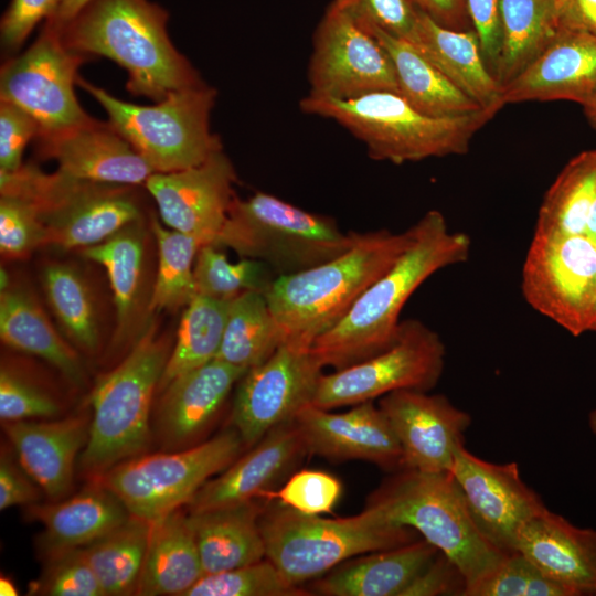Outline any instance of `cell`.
<instances>
[{
  "label": "cell",
  "instance_id": "cell-1",
  "mask_svg": "<svg viewBox=\"0 0 596 596\" xmlns=\"http://www.w3.org/2000/svg\"><path fill=\"white\" fill-rule=\"evenodd\" d=\"M414 228L408 249L312 343L311 351L323 368L343 369L389 348L396 337L401 311L414 291L438 270L469 259V235L451 232L438 210L426 212Z\"/></svg>",
  "mask_w": 596,
  "mask_h": 596
},
{
  "label": "cell",
  "instance_id": "cell-2",
  "mask_svg": "<svg viewBox=\"0 0 596 596\" xmlns=\"http://www.w3.org/2000/svg\"><path fill=\"white\" fill-rule=\"evenodd\" d=\"M414 237V225L402 233H356L348 249L327 262L275 277L264 294L283 343L311 348L397 262Z\"/></svg>",
  "mask_w": 596,
  "mask_h": 596
},
{
  "label": "cell",
  "instance_id": "cell-3",
  "mask_svg": "<svg viewBox=\"0 0 596 596\" xmlns=\"http://www.w3.org/2000/svg\"><path fill=\"white\" fill-rule=\"evenodd\" d=\"M168 18L166 9L149 0H92L60 33L70 50L124 67L127 89L157 103L170 92L203 84L170 41Z\"/></svg>",
  "mask_w": 596,
  "mask_h": 596
},
{
  "label": "cell",
  "instance_id": "cell-4",
  "mask_svg": "<svg viewBox=\"0 0 596 596\" xmlns=\"http://www.w3.org/2000/svg\"><path fill=\"white\" fill-rule=\"evenodd\" d=\"M302 111L333 119L363 141L370 157L396 164L468 152L475 134L502 108L435 117L422 113L400 93L374 91L349 98L308 94Z\"/></svg>",
  "mask_w": 596,
  "mask_h": 596
},
{
  "label": "cell",
  "instance_id": "cell-5",
  "mask_svg": "<svg viewBox=\"0 0 596 596\" xmlns=\"http://www.w3.org/2000/svg\"><path fill=\"white\" fill-rule=\"evenodd\" d=\"M366 504L391 522L415 530L454 562L466 579L464 596L508 555L479 531L450 472L401 469Z\"/></svg>",
  "mask_w": 596,
  "mask_h": 596
},
{
  "label": "cell",
  "instance_id": "cell-6",
  "mask_svg": "<svg viewBox=\"0 0 596 596\" xmlns=\"http://www.w3.org/2000/svg\"><path fill=\"white\" fill-rule=\"evenodd\" d=\"M259 525L266 558L299 586L355 556L419 539L415 530L391 522L369 504L359 514L332 519L280 505L264 510Z\"/></svg>",
  "mask_w": 596,
  "mask_h": 596
},
{
  "label": "cell",
  "instance_id": "cell-7",
  "mask_svg": "<svg viewBox=\"0 0 596 596\" xmlns=\"http://www.w3.org/2000/svg\"><path fill=\"white\" fill-rule=\"evenodd\" d=\"M170 352L151 326L116 368L96 379L91 394L89 435L81 453L85 472L96 477L146 447L153 393Z\"/></svg>",
  "mask_w": 596,
  "mask_h": 596
},
{
  "label": "cell",
  "instance_id": "cell-8",
  "mask_svg": "<svg viewBox=\"0 0 596 596\" xmlns=\"http://www.w3.org/2000/svg\"><path fill=\"white\" fill-rule=\"evenodd\" d=\"M355 235L342 233L330 217L256 192L246 200L234 198L212 244L241 258L262 260L285 275L337 256L352 245Z\"/></svg>",
  "mask_w": 596,
  "mask_h": 596
},
{
  "label": "cell",
  "instance_id": "cell-9",
  "mask_svg": "<svg viewBox=\"0 0 596 596\" xmlns=\"http://www.w3.org/2000/svg\"><path fill=\"white\" fill-rule=\"evenodd\" d=\"M77 85L105 109L108 123L155 172H173L204 162L222 150L210 130L216 91L206 84L170 92L152 106L118 99L78 76Z\"/></svg>",
  "mask_w": 596,
  "mask_h": 596
},
{
  "label": "cell",
  "instance_id": "cell-10",
  "mask_svg": "<svg viewBox=\"0 0 596 596\" xmlns=\"http://www.w3.org/2000/svg\"><path fill=\"white\" fill-rule=\"evenodd\" d=\"M130 187L77 180L58 171L47 174L31 163L0 171V193L30 201L46 228L47 245L64 251L96 245L141 220Z\"/></svg>",
  "mask_w": 596,
  "mask_h": 596
},
{
  "label": "cell",
  "instance_id": "cell-11",
  "mask_svg": "<svg viewBox=\"0 0 596 596\" xmlns=\"http://www.w3.org/2000/svg\"><path fill=\"white\" fill-rule=\"evenodd\" d=\"M232 427L184 450L135 456L96 476L134 517L153 522L188 504L244 447Z\"/></svg>",
  "mask_w": 596,
  "mask_h": 596
},
{
  "label": "cell",
  "instance_id": "cell-12",
  "mask_svg": "<svg viewBox=\"0 0 596 596\" xmlns=\"http://www.w3.org/2000/svg\"><path fill=\"white\" fill-rule=\"evenodd\" d=\"M440 336L417 319L401 320L393 343L361 362L322 374L311 404L331 409L353 406L400 390L429 392L444 372Z\"/></svg>",
  "mask_w": 596,
  "mask_h": 596
},
{
  "label": "cell",
  "instance_id": "cell-13",
  "mask_svg": "<svg viewBox=\"0 0 596 596\" xmlns=\"http://www.w3.org/2000/svg\"><path fill=\"white\" fill-rule=\"evenodd\" d=\"M526 304L573 337L590 331L596 247L587 234L535 232L521 272Z\"/></svg>",
  "mask_w": 596,
  "mask_h": 596
},
{
  "label": "cell",
  "instance_id": "cell-14",
  "mask_svg": "<svg viewBox=\"0 0 596 596\" xmlns=\"http://www.w3.org/2000/svg\"><path fill=\"white\" fill-rule=\"evenodd\" d=\"M86 57L66 47L61 33L44 22L33 44L1 66L0 100L28 111L40 131L89 125L96 119L81 107L74 91Z\"/></svg>",
  "mask_w": 596,
  "mask_h": 596
},
{
  "label": "cell",
  "instance_id": "cell-15",
  "mask_svg": "<svg viewBox=\"0 0 596 596\" xmlns=\"http://www.w3.org/2000/svg\"><path fill=\"white\" fill-rule=\"evenodd\" d=\"M322 369L311 348L290 343L249 369L238 381L231 414L244 445L254 446L311 404Z\"/></svg>",
  "mask_w": 596,
  "mask_h": 596
},
{
  "label": "cell",
  "instance_id": "cell-16",
  "mask_svg": "<svg viewBox=\"0 0 596 596\" xmlns=\"http://www.w3.org/2000/svg\"><path fill=\"white\" fill-rule=\"evenodd\" d=\"M308 77L310 95L349 98L374 91L398 93L393 64L381 44L331 3L318 25Z\"/></svg>",
  "mask_w": 596,
  "mask_h": 596
},
{
  "label": "cell",
  "instance_id": "cell-17",
  "mask_svg": "<svg viewBox=\"0 0 596 596\" xmlns=\"http://www.w3.org/2000/svg\"><path fill=\"white\" fill-rule=\"evenodd\" d=\"M449 472L479 531L504 554L515 552L522 528L546 509L521 478L517 462L486 461L464 446Z\"/></svg>",
  "mask_w": 596,
  "mask_h": 596
},
{
  "label": "cell",
  "instance_id": "cell-18",
  "mask_svg": "<svg viewBox=\"0 0 596 596\" xmlns=\"http://www.w3.org/2000/svg\"><path fill=\"white\" fill-rule=\"evenodd\" d=\"M236 173L219 150L199 166L173 172H153L145 188L155 200L166 226L212 244L235 198Z\"/></svg>",
  "mask_w": 596,
  "mask_h": 596
},
{
  "label": "cell",
  "instance_id": "cell-19",
  "mask_svg": "<svg viewBox=\"0 0 596 596\" xmlns=\"http://www.w3.org/2000/svg\"><path fill=\"white\" fill-rule=\"evenodd\" d=\"M400 443L403 469L449 472L471 416L443 394L400 390L379 400Z\"/></svg>",
  "mask_w": 596,
  "mask_h": 596
},
{
  "label": "cell",
  "instance_id": "cell-20",
  "mask_svg": "<svg viewBox=\"0 0 596 596\" xmlns=\"http://www.w3.org/2000/svg\"><path fill=\"white\" fill-rule=\"evenodd\" d=\"M294 423L307 453L333 460H365L391 471L403 469L400 443L373 401L342 413L309 404L298 412Z\"/></svg>",
  "mask_w": 596,
  "mask_h": 596
},
{
  "label": "cell",
  "instance_id": "cell-21",
  "mask_svg": "<svg viewBox=\"0 0 596 596\" xmlns=\"http://www.w3.org/2000/svg\"><path fill=\"white\" fill-rule=\"evenodd\" d=\"M35 140L39 156L54 159L57 171L73 179L134 187L155 172L108 121L39 131Z\"/></svg>",
  "mask_w": 596,
  "mask_h": 596
},
{
  "label": "cell",
  "instance_id": "cell-22",
  "mask_svg": "<svg viewBox=\"0 0 596 596\" xmlns=\"http://www.w3.org/2000/svg\"><path fill=\"white\" fill-rule=\"evenodd\" d=\"M595 97L596 38L558 29L546 49L501 87L500 100H571L584 106Z\"/></svg>",
  "mask_w": 596,
  "mask_h": 596
},
{
  "label": "cell",
  "instance_id": "cell-23",
  "mask_svg": "<svg viewBox=\"0 0 596 596\" xmlns=\"http://www.w3.org/2000/svg\"><path fill=\"white\" fill-rule=\"evenodd\" d=\"M307 453L294 421L279 425L210 478L189 501V513L207 511L259 499L285 477Z\"/></svg>",
  "mask_w": 596,
  "mask_h": 596
},
{
  "label": "cell",
  "instance_id": "cell-24",
  "mask_svg": "<svg viewBox=\"0 0 596 596\" xmlns=\"http://www.w3.org/2000/svg\"><path fill=\"white\" fill-rule=\"evenodd\" d=\"M515 552L572 596H596V529L578 528L546 508L522 528Z\"/></svg>",
  "mask_w": 596,
  "mask_h": 596
},
{
  "label": "cell",
  "instance_id": "cell-25",
  "mask_svg": "<svg viewBox=\"0 0 596 596\" xmlns=\"http://www.w3.org/2000/svg\"><path fill=\"white\" fill-rule=\"evenodd\" d=\"M89 424L83 416H73L52 422H4L2 427L21 467L57 501L72 489L75 460L87 443Z\"/></svg>",
  "mask_w": 596,
  "mask_h": 596
},
{
  "label": "cell",
  "instance_id": "cell-26",
  "mask_svg": "<svg viewBox=\"0 0 596 596\" xmlns=\"http://www.w3.org/2000/svg\"><path fill=\"white\" fill-rule=\"evenodd\" d=\"M246 372L214 359L174 379L163 390L157 411L161 441L168 447H181L198 438Z\"/></svg>",
  "mask_w": 596,
  "mask_h": 596
},
{
  "label": "cell",
  "instance_id": "cell-27",
  "mask_svg": "<svg viewBox=\"0 0 596 596\" xmlns=\"http://www.w3.org/2000/svg\"><path fill=\"white\" fill-rule=\"evenodd\" d=\"M419 538L411 543L350 558L312 584L324 596H403L415 577L438 554Z\"/></svg>",
  "mask_w": 596,
  "mask_h": 596
},
{
  "label": "cell",
  "instance_id": "cell-28",
  "mask_svg": "<svg viewBox=\"0 0 596 596\" xmlns=\"http://www.w3.org/2000/svg\"><path fill=\"white\" fill-rule=\"evenodd\" d=\"M28 515L43 525L40 546L49 558L94 543L131 514L111 491L96 482L62 502L31 504Z\"/></svg>",
  "mask_w": 596,
  "mask_h": 596
},
{
  "label": "cell",
  "instance_id": "cell-29",
  "mask_svg": "<svg viewBox=\"0 0 596 596\" xmlns=\"http://www.w3.org/2000/svg\"><path fill=\"white\" fill-rule=\"evenodd\" d=\"M264 509L252 500L189 513L204 575L248 565L266 557L259 519Z\"/></svg>",
  "mask_w": 596,
  "mask_h": 596
},
{
  "label": "cell",
  "instance_id": "cell-30",
  "mask_svg": "<svg viewBox=\"0 0 596 596\" xmlns=\"http://www.w3.org/2000/svg\"><path fill=\"white\" fill-rule=\"evenodd\" d=\"M411 43L482 108L504 105L501 85L488 70L475 30L447 29L419 10Z\"/></svg>",
  "mask_w": 596,
  "mask_h": 596
},
{
  "label": "cell",
  "instance_id": "cell-31",
  "mask_svg": "<svg viewBox=\"0 0 596 596\" xmlns=\"http://www.w3.org/2000/svg\"><path fill=\"white\" fill-rule=\"evenodd\" d=\"M150 523L136 595L184 596L204 576L188 514L178 509Z\"/></svg>",
  "mask_w": 596,
  "mask_h": 596
},
{
  "label": "cell",
  "instance_id": "cell-32",
  "mask_svg": "<svg viewBox=\"0 0 596 596\" xmlns=\"http://www.w3.org/2000/svg\"><path fill=\"white\" fill-rule=\"evenodd\" d=\"M360 26L387 53L394 67L398 93L416 109L435 117L461 116L482 109L411 42L392 36L373 25Z\"/></svg>",
  "mask_w": 596,
  "mask_h": 596
},
{
  "label": "cell",
  "instance_id": "cell-33",
  "mask_svg": "<svg viewBox=\"0 0 596 596\" xmlns=\"http://www.w3.org/2000/svg\"><path fill=\"white\" fill-rule=\"evenodd\" d=\"M0 337L8 347L45 360L73 384H83L85 375L79 356L56 332L28 291L20 288L1 290Z\"/></svg>",
  "mask_w": 596,
  "mask_h": 596
},
{
  "label": "cell",
  "instance_id": "cell-34",
  "mask_svg": "<svg viewBox=\"0 0 596 596\" xmlns=\"http://www.w3.org/2000/svg\"><path fill=\"white\" fill-rule=\"evenodd\" d=\"M143 245V228L141 220H138L82 251L86 258L102 265L108 275L116 309L117 344L128 338L138 307Z\"/></svg>",
  "mask_w": 596,
  "mask_h": 596
},
{
  "label": "cell",
  "instance_id": "cell-35",
  "mask_svg": "<svg viewBox=\"0 0 596 596\" xmlns=\"http://www.w3.org/2000/svg\"><path fill=\"white\" fill-rule=\"evenodd\" d=\"M502 45L496 78L505 85L535 60L558 28L553 0H501Z\"/></svg>",
  "mask_w": 596,
  "mask_h": 596
},
{
  "label": "cell",
  "instance_id": "cell-36",
  "mask_svg": "<svg viewBox=\"0 0 596 596\" xmlns=\"http://www.w3.org/2000/svg\"><path fill=\"white\" fill-rule=\"evenodd\" d=\"M283 337L263 291H246L230 302L222 343L215 359L249 369L266 361Z\"/></svg>",
  "mask_w": 596,
  "mask_h": 596
},
{
  "label": "cell",
  "instance_id": "cell-37",
  "mask_svg": "<svg viewBox=\"0 0 596 596\" xmlns=\"http://www.w3.org/2000/svg\"><path fill=\"white\" fill-rule=\"evenodd\" d=\"M150 524L130 515L105 536L84 547L105 596L137 594Z\"/></svg>",
  "mask_w": 596,
  "mask_h": 596
},
{
  "label": "cell",
  "instance_id": "cell-38",
  "mask_svg": "<svg viewBox=\"0 0 596 596\" xmlns=\"http://www.w3.org/2000/svg\"><path fill=\"white\" fill-rule=\"evenodd\" d=\"M596 191V149L572 158L546 191L539 207L535 232L586 234Z\"/></svg>",
  "mask_w": 596,
  "mask_h": 596
},
{
  "label": "cell",
  "instance_id": "cell-39",
  "mask_svg": "<svg viewBox=\"0 0 596 596\" xmlns=\"http://www.w3.org/2000/svg\"><path fill=\"white\" fill-rule=\"evenodd\" d=\"M231 300L196 295L184 308L158 389H166L174 379L198 369L219 353Z\"/></svg>",
  "mask_w": 596,
  "mask_h": 596
},
{
  "label": "cell",
  "instance_id": "cell-40",
  "mask_svg": "<svg viewBox=\"0 0 596 596\" xmlns=\"http://www.w3.org/2000/svg\"><path fill=\"white\" fill-rule=\"evenodd\" d=\"M158 245V273L149 299L150 311L177 310L187 307L198 295L194 263L200 243L192 236L163 227L151 217Z\"/></svg>",
  "mask_w": 596,
  "mask_h": 596
},
{
  "label": "cell",
  "instance_id": "cell-41",
  "mask_svg": "<svg viewBox=\"0 0 596 596\" xmlns=\"http://www.w3.org/2000/svg\"><path fill=\"white\" fill-rule=\"evenodd\" d=\"M43 287L52 311L68 337L93 352L98 347V328L91 290L71 266L51 264L43 272Z\"/></svg>",
  "mask_w": 596,
  "mask_h": 596
},
{
  "label": "cell",
  "instance_id": "cell-42",
  "mask_svg": "<svg viewBox=\"0 0 596 596\" xmlns=\"http://www.w3.org/2000/svg\"><path fill=\"white\" fill-rule=\"evenodd\" d=\"M273 274L262 260L230 262L213 244L202 245L194 263L198 294L217 300H232L246 291L265 292L275 279Z\"/></svg>",
  "mask_w": 596,
  "mask_h": 596
},
{
  "label": "cell",
  "instance_id": "cell-43",
  "mask_svg": "<svg viewBox=\"0 0 596 596\" xmlns=\"http://www.w3.org/2000/svg\"><path fill=\"white\" fill-rule=\"evenodd\" d=\"M268 560L204 575L184 596H306Z\"/></svg>",
  "mask_w": 596,
  "mask_h": 596
},
{
  "label": "cell",
  "instance_id": "cell-44",
  "mask_svg": "<svg viewBox=\"0 0 596 596\" xmlns=\"http://www.w3.org/2000/svg\"><path fill=\"white\" fill-rule=\"evenodd\" d=\"M466 596L572 595L565 587L549 578L523 554L513 552L505 555L498 567Z\"/></svg>",
  "mask_w": 596,
  "mask_h": 596
},
{
  "label": "cell",
  "instance_id": "cell-45",
  "mask_svg": "<svg viewBox=\"0 0 596 596\" xmlns=\"http://www.w3.org/2000/svg\"><path fill=\"white\" fill-rule=\"evenodd\" d=\"M342 494V485L334 476L320 470H300L277 490L264 491L259 499L276 500L280 505L306 515L331 513Z\"/></svg>",
  "mask_w": 596,
  "mask_h": 596
},
{
  "label": "cell",
  "instance_id": "cell-46",
  "mask_svg": "<svg viewBox=\"0 0 596 596\" xmlns=\"http://www.w3.org/2000/svg\"><path fill=\"white\" fill-rule=\"evenodd\" d=\"M42 575L30 584L29 594L45 596H105L84 547L49 557Z\"/></svg>",
  "mask_w": 596,
  "mask_h": 596
},
{
  "label": "cell",
  "instance_id": "cell-47",
  "mask_svg": "<svg viewBox=\"0 0 596 596\" xmlns=\"http://www.w3.org/2000/svg\"><path fill=\"white\" fill-rule=\"evenodd\" d=\"M41 245H47V233L36 207L24 198L1 194L0 249L2 255L21 258Z\"/></svg>",
  "mask_w": 596,
  "mask_h": 596
},
{
  "label": "cell",
  "instance_id": "cell-48",
  "mask_svg": "<svg viewBox=\"0 0 596 596\" xmlns=\"http://www.w3.org/2000/svg\"><path fill=\"white\" fill-rule=\"evenodd\" d=\"M360 25H373L385 33L406 40L415 35L419 9L411 0H333Z\"/></svg>",
  "mask_w": 596,
  "mask_h": 596
},
{
  "label": "cell",
  "instance_id": "cell-49",
  "mask_svg": "<svg viewBox=\"0 0 596 596\" xmlns=\"http://www.w3.org/2000/svg\"><path fill=\"white\" fill-rule=\"evenodd\" d=\"M60 406L54 398L12 369L0 371L1 422L54 417Z\"/></svg>",
  "mask_w": 596,
  "mask_h": 596
},
{
  "label": "cell",
  "instance_id": "cell-50",
  "mask_svg": "<svg viewBox=\"0 0 596 596\" xmlns=\"http://www.w3.org/2000/svg\"><path fill=\"white\" fill-rule=\"evenodd\" d=\"M39 131V123L28 111L0 100V171L13 172L23 166V151Z\"/></svg>",
  "mask_w": 596,
  "mask_h": 596
},
{
  "label": "cell",
  "instance_id": "cell-51",
  "mask_svg": "<svg viewBox=\"0 0 596 596\" xmlns=\"http://www.w3.org/2000/svg\"><path fill=\"white\" fill-rule=\"evenodd\" d=\"M63 0H11L0 22L2 49L17 52L38 23L50 18Z\"/></svg>",
  "mask_w": 596,
  "mask_h": 596
},
{
  "label": "cell",
  "instance_id": "cell-52",
  "mask_svg": "<svg viewBox=\"0 0 596 596\" xmlns=\"http://www.w3.org/2000/svg\"><path fill=\"white\" fill-rule=\"evenodd\" d=\"M466 4L485 63L496 77L502 45L501 0H466Z\"/></svg>",
  "mask_w": 596,
  "mask_h": 596
},
{
  "label": "cell",
  "instance_id": "cell-53",
  "mask_svg": "<svg viewBox=\"0 0 596 596\" xmlns=\"http://www.w3.org/2000/svg\"><path fill=\"white\" fill-rule=\"evenodd\" d=\"M466 579L445 554H438L415 577L403 596H464Z\"/></svg>",
  "mask_w": 596,
  "mask_h": 596
},
{
  "label": "cell",
  "instance_id": "cell-54",
  "mask_svg": "<svg viewBox=\"0 0 596 596\" xmlns=\"http://www.w3.org/2000/svg\"><path fill=\"white\" fill-rule=\"evenodd\" d=\"M8 447L1 448L0 456V509L15 505H31L41 497L33 479L25 472ZM36 485V483H35Z\"/></svg>",
  "mask_w": 596,
  "mask_h": 596
},
{
  "label": "cell",
  "instance_id": "cell-55",
  "mask_svg": "<svg viewBox=\"0 0 596 596\" xmlns=\"http://www.w3.org/2000/svg\"><path fill=\"white\" fill-rule=\"evenodd\" d=\"M558 29L596 38V0H553Z\"/></svg>",
  "mask_w": 596,
  "mask_h": 596
},
{
  "label": "cell",
  "instance_id": "cell-56",
  "mask_svg": "<svg viewBox=\"0 0 596 596\" xmlns=\"http://www.w3.org/2000/svg\"><path fill=\"white\" fill-rule=\"evenodd\" d=\"M438 24L456 31L473 30L466 0H411Z\"/></svg>",
  "mask_w": 596,
  "mask_h": 596
},
{
  "label": "cell",
  "instance_id": "cell-57",
  "mask_svg": "<svg viewBox=\"0 0 596 596\" xmlns=\"http://www.w3.org/2000/svg\"><path fill=\"white\" fill-rule=\"evenodd\" d=\"M91 1L92 0H63L56 11L44 22L61 32L63 26Z\"/></svg>",
  "mask_w": 596,
  "mask_h": 596
},
{
  "label": "cell",
  "instance_id": "cell-58",
  "mask_svg": "<svg viewBox=\"0 0 596 596\" xmlns=\"http://www.w3.org/2000/svg\"><path fill=\"white\" fill-rule=\"evenodd\" d=\"M586 234L590 236L592 238L596 237V191H595L592 205L589 209Z\"/></svg>",
  "mask_w": 596,
  "mask_h": 596
},
{
  "label": "cell",
  "instance_id": "cell-59",
  "mask_svg": "<svg viewBox=\"0 0 596 596\" xmlns=\"http://www.w3.org/2000/svg\"><path fill=\"white\" fill-rule=\"evenodd\" d=\"M582 107L588 124L596 129V97Z\"/></svg>",
  "mask_w": 596,
  "mask_h": 596
},
{
  "label": "cell",
  "instance_id": "cell-60",
  "mask_svg": "<svg viewBox=\"0 0 596 596\" xmlns=\"http://www.w3.org/2000/svg\"><path fill=\"white\" fill-rule=\"evenodd\" d=\"M0 594L3 596H15L18 595L17 587L12 579L7 576H1L0 578Z\"/></svg>",
  "mask_w": 596,
  "mask_h": 596
},
{
  "label": "cell",
  "instance_id": "cell-61",
  "mask_svg": "<svg viewBox=\"0 0 596 596\" xmlns=\"http://www.w3.org/2000/svg\"><path fill=\"white\" fill-rule=\"evenodd\" d=\"M587 424L590 433L596 439V407L589 412L587 417Z\"/></svg>",
  "mask_w": 596,
  "mask_h": 596
},
{
  "label": "cell",
  "instance_id": "cell-62",
  "mask_svg": "<svg viewBox=\"0 0 596 596\" xmlns=\"http://www.w3.org/2000/svg\"><path fill=\"white\" fill-rule=\"evenodd\" d=\"M594 241H595V247H596V237L594 238ZM590 331H592V332H595V331H596V300H595V306H594V312H593V320H592Z\"/></svg>",
  "mask_w": 596,
  "mask_h": 596
}]
</instances>
